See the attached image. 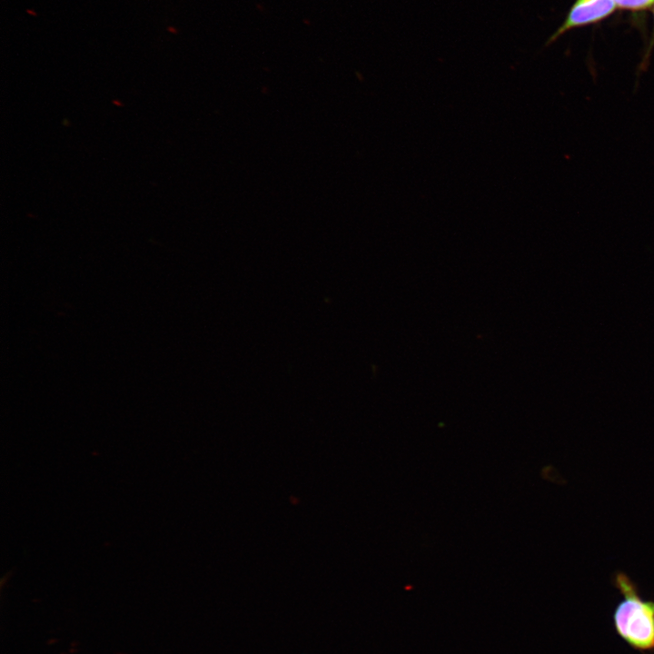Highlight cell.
I'll list each match as a JSON object with an SVG mask.
<instances>
[{"instance_id":"1","label":"cell","mask_w":654,"mask_h":654,"mask_svg":"<svg viewBox=\"0 0 654 654\" xmlns=\"http://www.w3.org/2000/svg\"><path fill=\"white\" fill-rule=\"evenodd\" d=\"M622 600L613 612L616 633L630 648L641 653L654 652V601L645 600L637 585L623 572L614 576Z\"/></svg>"},{"instance_id":"2","label":"cell","mask_w":654,"mask_h":654,"mask_svg":"<svg viewBox=\"0 0 654 654\" xmlns=\"http://www.w3.org/2000/svg\"><path fill=\"white\" fill-rule=\"evenodd\" d=\"M614 0H577L562 25L549 38L547 45L554 42L570 29L600 21L615 9Z\"/></svg>"},{"instance_id":"3","label":"cell","mask_w":654,"mask_h":654,"mask_svg":"<svg viewBox=\"0 0 654 654\" xmlns=\"http://www.w3.org/2000/svg\"><path fill=\"white\" fill-rule=\"evenodd\" d=\"M614 2L620 8L640 10L650 6L654 0H614Z\"/></svg>"},{"instance_id":"4","label":"cell","mask_w":654,"mask_h":654,"mask_svg":"<svg viewBox=\"0 0 654 654\" xmlns=\"http://www.w3.org/2000/svg\"><path fill=\"white\" fill-rule=\"evenodd\" d=\"M167 31L170 32V33H173V34H176V33H177L176 28H174V27H173V26H168V27H167Z\"/></svg>"},{"instance_id":"5","label":"cell","mask_w":654,"mask_h":654,"mask_svg":"<svg viewBox=\"0 0 654 654\" xmlns=\"http://www.w3.org/2000/svg\"><path fill=\"white\" fill-rule=\"evenodd\" d=\"M26 13L29 14L30 15L37 16V13L31 9H26Z\"/></svg>"}]
</instances>
